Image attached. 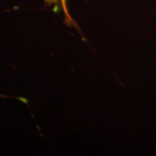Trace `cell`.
Listing matches in <instances>:
<instances>
[{
  "label": "cell",
  "instance_id": "cell-1",
  "mask_svg": "<svg viewBox=\"0 0 156 156\" xmlns=\"http://www.w3.org/2000/svg\"><path fill=\"white\" fill-rule=\"evenodd\" d=\"M44 2L46 7L54 5L55 12L62 10L64 15V21H65L66 24L69 26L75 27L77 30H80L77 23L74 21L73 17L70 16L67 8V0H44Z\"/></svg>",
  "mask_w": 156,
  "mask_h": 156
},
{
  "label": "cell",
  "instance_id": "cell-2",
  "mask_svg": "<svg viewBox=\"0 0 156 156\" xmlns=\"http://www.w3.org/2000/svg\"><path fill=\"white\" fill-rule=\"evenodd\" d=\"M0 97L2 98V97H7V96H5V95H1V94H0Z\"/></svg>",
  "mask_w": 156,
  "mask_h": 156
}]
</instances>
